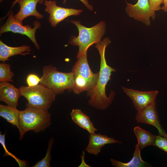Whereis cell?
Masks as SVG:
<instances>
[{"mask_svg": "<svg viewBox=\"0 0 167 167\" xmlns=\"http://www.w3.org/2000/svg\"><path fill=\"white\" fill-rule=\"evenodd\" d=\"M19 0H15L12 3V5L11 7V9L14 6L15 4Z\"/></svg>", "mask_w": 167, "mask_h": 167, "instance_id": "obj_29", "label": "cell"}, {"mask_svg": "<svg viewBox=\"0 0 167 167\" xmlns=\"http://www.w3.org/2000/svg\"><path fill=\"white\" fill-rule=\"evenodd\" d=\"M6 133L2 135L1 134V132L0 134V143L2 146L4 150L5 153L4 156H10L13 157L18 163L19 167H24L28 165V162L26 161H23L18 159L14 154L10 152L7 149L5 144V139Z\"/></svg>", "mask_w": 167, "mask_h": 167, "instance_id": "obj_22", "label": "cell"}, {"mask_svg": "<svg viewBox=\"0 0 167 167\" xmlns=\"http://www.w3.org/2000/svg\"><path fill=\"white\" fill-rule=\"evenodd\" d=\"M141 150L136 144L133 153V156L131 160L127 163H123L113 159H110L112 165L116 167H141L148 166L146 162L143 161L141 155Z\"/></svg>", "mask_w": 167, "mask_h": 167, "instance_id": "obj_17", "label": "cell"}, {"mask_svg": "<svg viewBox=\"0 0 167 167\" xmlns=\"http://www.w3.org/2000/svg\"><path fill=\"white\" fill-rule=\"evenodd\" d=\"M67 0H64L63 2V3L65 4ZM81 1L86 6V7L90 11H92L93 10V7L89 3L88 0H79Z\"/></svg>", "mask_w": 167, "mask_h": 167, "instance_id": "obj_26", "label": "cell"}, {"mask_svg": "<svg viewBox=\"0 0 167 167\" xmlns=\"http://www.w3.org/2000/svg\"><path fill=\"white\" fill-rule=\"evenodd\" d=\"M14 73L11 71L9 64L4 62L0 64V81L13 82Z\"/></svg>", "mask_w": 167, "mask_h": 167, "instance_id": "obj_20", "label": "cell"}, {"mask_svg": "<svg viewBox=\"0 0 167 167\" xmlns=\"http://www.w3.org/2000/svg\"><path fill=\"white\" fill-rule=\"evenodd\" d=\"M133 130L138 140L137 144L141 150L148 146L153 145L155 135L139 126L135 127Z\"/></svg>", "mask_w": 167, "mask_h": 167, "instance_id": "obj_19", "label": "cell"}, {"mask_svg": "<svg viewBox=\"0 0 167 167\" xmlns=\"http://www.w3.org/2000/svg\"><path fill=\"white\" fill-rule=\"evenodd\" d=\"M153 146L167 153V138L160 135L156 136Z\"/></svg>", "mask_w": 167, "mask_h": 167, "instance_id": "obj_23", "label": "cell"}, {"mask_svg": "<svg viewBox=\"0 0 167 167\" xmlns=\"http://www.w3.org/2000/svg\"><path fill=\"white\" fill-rule=\"evenodd\" d=\"M45 11L49 14L48 21L51 26L55 27L60 22L71 16H77L83 11L71 8L62 7L57 5L56 1L54 0H45Z\"/></svg>", "mask_w": 167, "mask_h": 167, "instance_id": "obj_8", "label": "cell"}, {"mask_svg": "<svg viewBox=\"0 0 167 167\" xmlns=\"http://www.w3.org/2000/svg\"><path fill=\"white\" fill-rule=\"evenodd\" d=\"M151 8L155 12L161 9L163 0H148Z\"/></svg>", "mask_w": 167, "mask_h": 167, "instance_id": "obj_25", "label": "cell"}, {"mask_svg": "<svg viewBox=\"0 0 167 167\" xmlns=\"http://www.w3.org/2000/svg\"><path fill=\"white\" fill-rule=\"evenodd\" d=\"M7 15L8 18L6 22L0 28V36L3 33L8 32L25 35L34 43L36 48L39 49L40 47L36 41L35 34L36 30L41 26V23L38 21H35L33 27L28 25H23L22 23L15 19L12 11H9L6 15Z\"/></svg>", "mask_w": 167, "mask_h": 167, "instance_id": "obj_7", "label": "cell"}, {"mask_svg": "<svg viewBox=\"0 0 167 167\" xmlns=\"http://www.w3.org/2000/svg\"><path fill=\"white\" fill-rule=\"evenodd\" d=\"M87 52L77 58L73 67L72 72L74 83L73 91L76 94L89 91L98 80L99 72L94 73L91 71L88 61Z\"/></svg>", "mask_w": 167, "mask_h": 167, "instance_id": "obj_5", "label": "cell"}, {"mask_svg": "<svg viewBox=\"0 0 167 167\" xmlns=\"http://www.w3.org/2000/svg\"><path fill=\"white\" fill-rule=\"evenodd\" d=\"M121 143L113 138L95 133L89 134L88 143L85 150L89 153L97 156L105 145Z\"/></svg>", "mask_w": 167, "mask_h": 167, "instance_id": "obj_13", "label": "cell"}, {"mask_svg": "<svg viewBox=\"0 0 167 167\" xmlns=\"http://www.w3.org/2000/svg\"><path fill=\"white\" fill-rule=\"evenodd\" d=\"M84 156L85 153L84 151H83L82 155L81 156V158L82 162L80 165L79 166V167H90L88 165H87L85 162L84 160Z\"/></svg>", "mask_w": 167, "mask_h": 167, "instance_id": "obj_27", "label": "cell"}, {"mask_svg": "<svg viewBox=\"0 0 167 167\" xmlns=\"http://www.w3.org/2000/svg\"><path fill=\"white\" fill-rule=\"evenodd\" d=\"M73 122L90 134L95 133L97 129L95 127L89 117L79 109H73L70 113Z\"/></svg>", "mask_w": 167, "mask_h": 167, "instance_id": "obj_15", "label": "cell"}, {"mask_svg": "<svg viewBox=\"0 0 167 167\" xmlns=\"http://www.w3.org/2000/svg\"><path fill=\"white\" fill-rule=\"evenodd\" d=\"M126 12L129 16L143 23L147 26L151 24L150 18L156 17L155 12L150 8L148 0H138L135 4L127 3Z\"/></svg>", "mask_w": 167, "mask_h": 167, "instance_id": "obj_9", "label": "cell"}, {"mask_svg": "<svg viewBox=\"0 0 167 167\" xmlns=\"http://www.w3.org/2000/svg\"><path fill=\"white\" fill-rule=\"evenodd\" d=\"M54 138H50L49 140L48 149L45 157L41 160L36 162L32 167H50L51 160V150L54 142Z\"/></svg>", "mask_w": 167, "mask_h": 167, "instance_id": "obj_21", "label": "cell"}, {"mask_svg": "<svg viewBox=\"0 0 167 167\" xmlns=\"http://www.w3.org/2000/svg\"><path fill=\"white\" fill-rule=\"evenodd\" d=\"M41 78L34 73H30L27 76L26 81L28 86L32 87L37 85L40 82Z\"/></svg>", "mask_w": 167, "mask_h": 167, "instance_id": "obj_24", "label": "cell"}, {"mask_svg": "<svg viewBox=\"0 0 167 167\" xmlns=\"http://www.w3.org/2000/svg\"><path fill=\"white\" fill-rule=\"evenodd\" d=\"M42 72L41 84L51 90L56 95L63 93L66 90L73 91L74 78L72 71L61 72L50 65L44 66Z\"/></svg>", "mask_w": 167, "mask_h": 167, "instance_id": "obj_4", "label": "cell"}, {"mask_svg": "<svg viewBox=\"0 0 167 167\" xmlns=\"http://www.w3.org/2000/svg\"><path fill=\"white\" fill-rule=\"evenodd\" d=\"M164 5L161 7V10H163L165 12H167V0H163Z\"/></svg>", "mask_w": 167, "mask_h": 167, "instance_id": "obj_28", "label": "cell"}, {"mask_svg": "<svg viewBox=\"0 0 167 167\" xmlns=\"http://www.w3.org/2000/svg\"><path fill=\"white\" fill-rule=\"evenodd\" d=\"M44 1V0H19L17 3L20 8L19 12L14 15V18L21 23L30 16H34L37 19H42L44 16L37 11L36 7L38 3L42 4Z\"/></svg>", "mask_w": 167, "mask_h": 167, "instance_id": "obj_12", "label": "cell"}, {"mask_svg": "<svg viewBox=\"0 0 167 167\" xmlns=\"http://www.w3.org/2000/svg\"><path fill=\"white\" fill-rule=\"evenodd\" d=\"M135 119L139 123L152 125L158 130L159 135L167 138V134L161 125L156 108V103L151 104L138 111Z\"/></svg>", "mask_w": 167, "mask_h": 167, "instance_id": "obj_11", "label": "cell"}, {"mask_svg": "<svg viewBox=\"0 0 167 167\" xmlns=\"http://www.w3.org/2000/svg\"><path fill=\"white\" fill-rule=\"evenodd\" d=\"M71 22L77 27L79 35L77 36L72 35L68 43L79 46L77 56L78 58L87 52L93 44L101 41L105 32L106 24L101 21L91 28H87L82 25L79 21L71 20Z\"/></svg>", "mask_w": 167, "mask_h": 167, "instance_id": "obj_3", "label": "cell"}, {"mask_svg": "<svg viewBox=\"0 0 167 167\" xmlns=\"http://www.w3.org/2000/svg\"><path fill=\"white\" fill-rule=\"evenodd\" d=\"M3 1V0H0V2H2Z\"/></svg>", "mask_w": 167, "mask_h": 167, "instance_id": "obj_30", "label": "cell"}, {"mask_svg": "<svg viewBox=\"0 0 167 167\" xmlns=\"http://www.w3.org/2000/svg\"><path fill=\"white\" fill-rule=\"evenodd\" d=\"M19 111L16 108L11 106L0 105V116L13 126L17 127L19 132L20 131L19 123Z\"/></svg>", "mask_w": 167, "mask_h": 167, "instance_id": "obj_18", "label": "cell"}, {"mask_svg": "<svg viewBox=\"0 0 167 167\" xmlns=\"http://www.w3.org/2000/svg\"><path fill=\"white\" fill-rule=\"evenodd\" d=\"M19 139L21 140L28 131L38 133L44 131L49 127L51 124V115L48 110L26 106L25 109L19 111Z\"/></svg>", "mask_w": 167, "mask_h": 167, "instance_id": "obj_2", "label": "cell"}, {"mask_svg": "<svg viewBox=\"0 0 167 167\" xmlns=\"http://www.w3.org/2000/svg\"><path fill=\"white\" fill-rule=\"evenodd\" d=\"M122 88L123 91L131 99L138 111L151 104L156 103V98L159 92L157 90L143 91L124 87Z\"/></svg>", "mask_w": 167, "mask_h": 167, "instance_id": "obj_10", "label": "cell"}, {"mask_svg": "<svg viewBox=\"0 0 167 167\" xmlns=\"http://www.w3.org/2000/svg\"><path fill=\"white\" fill-rule=\"evenodd\" d=\"M21 96L20 89L8 82L0 83V100L8 105L16 108L18 101Z\"/></svg>", "mask_w": 167, "mask_h": 167, "instance_id": "obj_14", "label": "cell"}, {"mask_svg": "<svg viewBox=\"0 0 167 167\" xmlns=\"http://www.w3.org/2000/svg\"><path fill=\"white\" fill-rule=\"evenodd\" d=\"M30 47L27 45L12 47L7 46L0 40V61L3 62L11 57L18 54L25 56L29 54Z\"/></svg>", "mask_w": 167, "mask_h": 167, "instance_id": "obj_16", "label": "cell"}, {"mask_svg": "<svg viewBox=\"0 0 167 167\" xmlns=\"http://www.w3.org/2000/svg\"><path fill=\"white\" fill-rule=\"evenodd\" d=\"M111 43L108 37L96 43L95 47L98 50L100 57V69L97 81L94 87L88 92L89 97V104L91 106L100 110H105L111 104L114 99L115 93L112 91L108 96L106 93V86L110 79L112 73L116 70L109 66L105 58L106 47Z\"/></svg>", "mask_w": 167, "mask_h": 167, "instance_id": "obj_1", "label": "cell"}, {"mask_svg": "<svg viewBox=\"0 0 167 167\" xmlns=\"http://www.w3.org/2000/svg\"><path fill=\"white\" fill-rule=\"evenodd\" d=\"M21 96L24 97L30 106L48 110L55 100L56 94L41 84L32 87L21 86Z\"/></svg>", "mask_w": 167, "mask_h": 167, "instance_id": "obj_6", "label": "cell"}]
</instances>
